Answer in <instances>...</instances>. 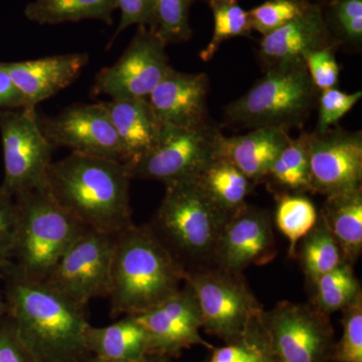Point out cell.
Here are the masks:
<instances>
[{
	"label": "cell",
	"mask_w": 362,
	"mask_h": 362,
	"mask_svg": "<svg viewBox=\"0 0 362 362\" xmlns=\"http://www.w3.org/2000/svg\"><path fill=\"white\" fill-rule=\"evenodd\" d=\"M266 180L271 181L282 192L281 194L311 192L306 133L290 140L286 145L272 164Z\"/></svg>",
	"instance_id": "obj_27"
},
{
	"label": "cell",
	"mask_w": 362,
	"mask_h": 362,
	"mask_svg": "<svg viewBox=\"0 0 362 362\" xmlns=\"http://www.w3.org/2000/svg\"><path fill=\"white\" fill-rule=\"evenodd\" d=\"M337 47L312 49L304 52L302 57L312 82L319 92L337 88L339 82L340 66L335 58Z\"/></svg>",
	"instance_id": "obj_37"
},
{
	"label": "cell",
	"mask_w": 362,
	"mask_h": 362,
	"mask_svg": "<svg viewBox=\"0 0 362 362\" xmlns=\"http://www.w3.org/2000/svg\"><path fill=\"white\" fill-rule=\"evenodd\" d=\"M324 21L339 45L361 47L362 0H319Z\"/></svg>",
	"instance_id": "obj_31"
},
{
	"label": "cell",
	"mask_w": 362,
	"mask_h": 362,
	"mask_svg": "<svg viewBox=\"0 0 362 362\" xmlns=\"http://www.w3.org/2000/svg\"><path fill=\"white\" fill-rule=\"evenodd\" d=\"M39 121L54 148L66 147L73 153L124 163L122 146L104 102L73 106L58 116Z\"/></svg>",
	"instance_id": "obj_14"
},
{
	"label": "cell",
	"mask_w": 362,
	"mask_h": 362,
	"mask_svg": "<svg viewBox=\"0 0 362 362\" xmlns=\"http://www.w3.org/2000/svg\"><path fill=\"white\" fill-rule=\"evenodd\" d=\"M262 312L252 319L239 339L226 343L220 349L214 347L209 362H257L272 354L262 322Z\"/></svg>",
	"instance_id": "obj_33"
},
{
	"label": "cell",
	"mask_w": 362,
	"mask_h": 362,
	"mask_svg": "<svg viewBox=\"0 0 362 362\" xmlns=\"http://www.w3.org/2000/svg\"><path fill=\"white\" fill-rule=\"evenodd\" d=\"M309 4V0H267L249 11L252 30L265 37L297 18Z\"/></svg>",
	"instance_id": "obj_34"
},
{
	"label": "cell",
	"mask_w": 362,
	"mask_h": 362,
	"mask_svg": "<svg viewBox=\"0 0 362 362\" xmlns=\"http://www.w3.org/2000/svg\"><path fill=\"white\" fill-rule=\"evenodd\" d=\"M311 192L329 197L361 188V131L306 133Z\"/></svg>",
	"instance_id": "obj_13"
},
{
	"label": "cell",
	"mask_w": 362,
	"mask_h": 362,
	"mask_svg": "<svg viewBox=\"0 0 362 362\" xmlns=\"http://www.w3.org/2000/svg\"><path fill=\"white\" fill-rule=\"evenodd\" d=\"M194 0H154L149 30L166 45L187 42L192 37L189 11Z\"/></svg>",
	"instance_id": "obj_32"
},
{
	"label": "cell",
	"mask_w": 362,
	"mask_h": 362,
	"mask_svg": "<svg viewBox=\"0 0 362 362\" xmlns=\"http://www.w3.org/2000/svg\"><path fill=\"white\" fill-rule=\"evenodd\" d=\"M300 242L301 245L296 256L298 255L302 270L311 284L324 274L347 263L341 249L320 216L310 232Z\"/></svg>",
	"instance_id": "obj_26"
},
{
	"label": "cell",
	"mask_w": 362,
	"mask_h": 362,
	"mask_svg": "<svg viewBox=\"0 0 362 362\" xmlns=\"http://www.w3.org/2000/svg\"><path fill=\"white\" fill-rule=\"evenodd\" d=\"M303 59L267 69L244 96L226 106V122L244 127H301L318 101Z\"/></svg>",
	"instance_id": "obj_6"
},
{
	"label": "cell",
	"mask_w": 362,
	"mask_h": 362,
	"mask_svg": "<svg viewBox=\"0 0 362 362\" xmlns=\"http://www.w3.org/2000/svg\"><path fill=\"white\" fill-rule=\"evenodd\" d=\"M18 226V204L13 195L0 187V265L11 261Z\"/></svg>",
	"instance_id": "obj_38"
},
{
	"label": "cell",
	"mask_w": 362,
	"mask_h": 362,
	"mask_svg": "<svg viewBox=\"0 0 362 362\" xmlns=\"http://www.w3.org/2000/svg\"><path fill=\"white\" fill-rule=\"evenodd\" d=\"M233 213L226 211L195 180L165 185L150 228L185 273L214 268L216 245Z\"/></svg>",
	"instance_id": "obj_4"
},
{
	"label": "cell",
	"mask_w": 362,
	"mask_h": 362,
	"mask_svg": "<svg viewBox=\"0 0 362 362\" xmlns=\"http://www.w3.org/2000/svg\"><path fill=\"white\" fill-rule=\"evenodd\" d=\"M209 77L171 66L149 95L148 101L163 125L197 128L207 124Z\"/></svg>",
	"instance_id": "obj_17"
},
{
	"label": "cell",
	"mask_w": 362,
	"mask_h": 362,
	"mask_svg": "<svg viewBox=\"0 0 362 362\" xmlns=\"http://www.w3.org/2000/svg\"><path fill=\"white\" fill-rule=\"evenodd\" d=\"M257 362H276L275 359H274L273 354H267L266 356H264L263 358L259 359V361Z\"/></svg>",
	"instance_id": "obj_44"
},
{
	"label": "cell",
	"mask_w": 362,
	"mask_h": 362,
	"mask_svg": "<svg viewBox=\"0 0 362 362\" xmlns=\"http://www.w3.org/2000/svg\"><path fill=\"white\" fill-rule=\"evenodd\" d=\"M131 180L123 162L71 152L65 158L52 162L45 188L87 228L117 235L134 225Z\"/></svg>",
	"instance_id": "obj_2"
},
{
	"label": "cell",
	"mask_w": 362,
	"mask_h": 362,
	"mask_svg": "<svg viewBox=\"0 0 362 362\" xmlns=\"http://www.w3.org/2000/svg\"><path fill=\"white\" fill-rule=\"evenodd\" d=\"M165 47L156 33L147 26L138 25L122 56L98 73L94 90L111 100L148 99L171 68Z\"/></svg>",
	"instance_id": "obj_12"
},
{
	"label": "cell",
	"mask_w": 362,
	"mask_h": 362,
	"mask_svg": "<svg viewBox=\"0 0 362 362\" xmlns=\"http://www.w3.org/2000/svg\"><path fill=\"white\" fill-rule=\"evenodd\" d=\"M116 6L120 9L121 18L114 39L131 25L148 28L151 23L154 0H116Z\"/></svg>",
	"instance_id": "obj_40"
},
{
	"label": "cell",
	"mask_w": 362,
	"mask_h": 362,
	"mask_svg": "<svg viewBox=\"0 0 362 362\" xmlns=\"http://www.w3.org/2000/svg\"><path fill=\"white\" fill-rule=\"evenodd\" d=\"M292 138L279 127L255 128L247 134H221L218 157L232 163L254 183L266 180L272 164Z\"/></svg>",
	"instance_id": "obj_20"
},
{
	"label": "cell",
	"mask_w": 362,
	"mask_h": 362,
	"mask_svg": "<svg viewBox=\"0 0 362 362\" xmlns=\"http://www.w3.org/2000/svg\"><path fill=\"white\" fill-rule=\"evenodd\" d=\"M185 282L197 299L202 328L226 343L239 339L264 310L240 274L214 267L187 272Z\"/></svg>",
	"instance_id": "obj_7"
},
{
	"label": "cell",
	"mask_w": 362,
	"mask_h": 362,
	"mask_svg": "<svg viewBox=\"0 0 362 362\" xmlns=\"http://www.w3.org/2000/svg\"><path fill=\"white\" fill-rule=\"evenodd\" d=\"M185 271L149 225L116 235L111 263V316L138 315L180 291Z\"/></svg>",
	"instance_id": "obj_3"
},
{
	"label": "cell",
	"mask_w": 362,
	"mask_h": 362,
	"mask_svg": "<svg viewBox=\"0 0 362 362\" xmlns=\"http://www.w3.org/2000/svg\"><path fill=\"white\" fill-rule=\"evenodd\" d=\"M166 362H170V361H166Z\"/></svg>",
	"instance_id": "obj_46"
},
{
	"label": "cell",
	"mask_w": 362,
	"mask_h": 362,
	"mask_svg": "<svg viewBox=\"0 0 362 362\" xmlns=\"http://www.w3.org/2000/svg\"><path fill=\"white\" fill-rule=\"evenodd\" d=\"M25 107V99L9 77L4 63H0V110Z\"/></svg>",
	"instance_id": "obj_41"
},
{
	"label": "cell",
	"mask_w": 362,
	"mask_h": 362,
	"mask_svg": "<svg viewBox=\"0 0 362 362\" xmlns=\"http://www.w3.org/2000/svg\"><path fill=\"white\" fill-rule=\"evenodd\" d=\"M362 98L361 90L358 92L345 93L337 88L320 90L318 101V122L316 132L322 133L331 129L332 126L346 115Z\"/></svg>",
	"instance_id": "obj_36"
},
{
	"label": "cell",
	"mask_w": 362,
	"mask_h": 362,
	"mask_svg": "<svg viewBox=\"0 0 362 362\" xmlns=\"http://www.w3.org/2000/svg\"><path fill=\"white\" fill-rule=\"evenodd\" d=\"M85 342L93 356L112 361H139L152 354L148 334L133 315L106 327L88 326Z\"/></svg>",
	"instance_id": "obj_22"
},
{
	"label": "cell",
	"mask_w": 362,
	"mask_h": 362,
	"mask_svg": "<svg viewBox=\"0 0 362 362\" xmlns=\"http://www.w3.org/2000/svg\"><path fill=\"white\" fill-rule=\"evenodd\" d=\"M168 361L169 359L165 358V357L159 356H149L139 359V361H112V359H104L90 354L89 357H87V358L81 362H166Z\"/></svg>",
	"instance_id": "obj_42"
},
{
	"label": "cell",
	"mask_w": 362,
	"mask_h": 362,
	"mask_svg": "<svg viewBox=\"0 0 362 362\" xmlns=\"http://www.w3.org/2000/svg\"><path fill=\"white\" fill-rule=\"evenodd\" d=\"M270 213L245 204L230 216L221 233L214 267L242 274L250 266H263L277 256Z\"/></svg>",
	"instance_id": "obj_15"
},
{
	"label": "cell",
	"mask_w": 362,
	"mask_h": 362,
	"mask_svg": "<svg viewBox=\"0 0 362 362\" xmlns=\"http://www.w3.org/2000/svg\"><path fill=\"white\" fill-rule=\"evenodd\" d=\"M206 1L207 4H211V2L218 1V0H206ZM238 1H239V0H238Z\"/></svg>",
	"instance_id": "obj_45"
},
{
	"label": "cell",
	"mask_w": 362,
	"mask_h": 362,
	"mask_svg": "<svg viewBox=\"0 0 362 362\" xmlns=\"http://www.w3.org/2000/svg\"><path fill=\"white\" fill-rule=\"evenodd\" d=\"M6 314L37 362H81L90 356L85 342L87 307L44 281L21 275L13 262L0 265Z\"/></svg>",
	"instance_id": "obj_1"
},
{
	"label": "cell",
	"mask_w": 362,
	"mask_h": 362,
	"mask_svg": "<svg viewBox=\"0 0 362 362\" xmlns=\"http://www.w3.org/2000/svg\"><path fill=\"white\" fill-rule=\"evenodd\" d=\"M194 180L214 202L230 213L246 204L255 185L242 171L220 157L211 161Z\"/></svg>",
	"instance_id": "obj_25"
},
{
	"label": "cell",
	"mask_w": 362,
	"mask_h": 362,
	"mask_svg": "<svg viewBox=\"0 0 362 362\" xmlns=\"http://www.w3.org/2000/svg\"><path fill=\"white\" fill-rule=\"evenodd\" d=\"M87 54H66L33 61L4 63L14 86L25 99V107H35L66 89L87 65Z\"/></svg>",
	"instance_id": "obj_19"
},
{
	"label": "cell",
	"mask_w": 362,
	"mask_h": 362,
	"mask_svg": "<svg viewBox=\"0 0 362 362\" xmlns=\"http://www.w3.org/2000/svg\"><path fill=\"white\" fill-rule=\"evenodd\" d=\"M261 317L276 362L331 361L335 341L329 315L312 305L284 301Z\"/></svg>",
	"instance_id": "obj_10"
},
{
	"label": "cell",
	"mask_w": 362,
	"mask_h": 362,
	"mask_svg": "<svg viewBox=\"0 0 362 362\" xmlns=\"http://www.w3.org/2000/svg\"><path fill=\"white\" fill-rule=\"evenodd\" d=\"M148 334L152 354L170 359L183 349L202 345L214 346L202 337V319L192 288L183 283L180 291L153 308L133 315Z\"/></svg>",
	"instance_id": "obj_16"
},
{
	"label": "cell",
	"mask_w": 362,
	"mask_h": 362,
	"mask_svg": "<svg viewBox=\"0 0 362 362\" xmlns=\"http://www.w3.org/2000/svg\"><path fill=\"white\" fill-rule=\"evenodd\" d=\"M14 197L18 226L11 261L25 277L44 281L89 228L59 206L45 187Z\"/></svg>",
	"instance_id": "obj_5"
},
{
	"label": "cell",
	"mask_w": 362,
	"mask_h": 362,
	"mask_svg": "<svg viewBox=\"0 0 362 362\" xmlns=\"http://www.w3.org/2000/svg\"><path fill=\"white\" fill-rule=\"evenodd\" d=\"M6 313V300H4V291H2L1 276H0V317Z\"/></svg>",
	"instance_id": "obj_43"
},
{
	"label": "cell",
	"mask_w": 362,
	"mask_h": 362,
	"mask_svg": "<svg viewBox=\"0 0 362 362\" xmlns=\"http://www.w3.org/2000/svg\"><path fill=\"white\" fill-rule=\"evenodd\" d=\"M116 235L86 230L59 259L44 282L87 307L90 300L108 298Z\"/></svg>",
	"instance_id": "obj_11"
},
{
	"label": "cell",
	"mask_w": 362,
	"mask_h": 362,
	"mask_svg": "<svg viewBox=\"0 0 362 362\" xmlns=\"http://www.w3.org/2000/svg\"><path fill=\"white\" fill-rule=\"evenodd\" d=\"M312 284L315 287L312 306L326 315L342 311L362 293L354 267L349 263L324 274Z\"/></svg>",
	"instance_id": "obj_28"
},
{
	"label": "cell",
	"mask_w": 362,
	"mask_h": 362,
	"mask_svg": "<svg viewBox=\"0 0 362 362\" xmlns=\"http://www.w3.org/2000/svg\"><path fill=\"white\" fill-rule=\"evenodd\" d=\"M221 134L209 123L197 128L163 125L156 147L137 161L125 164L131 178L161 181L165 185L194 180L218 158Z\"/></svg>",
	"instance_id": "obj_8"
},
{
	"label": "cell",
	"mask_w": 362,
	"mask_h": 362,
	"mask_svg": "<svg viewBox=\"0 0 362 362\" xmlns=\"http://www.w3.org/2000/svg\"><path fill=\"white\" fill-rule=\"evenodd\" d=\"M116 0H35L25 16L39 25H59L83 20H99L112 25Z\"/></svg>",
	"instance_id": "obj_24"
},
{
	"label": "cell",
	"mask_w": 362,
	"mask_h": 362,
	"mask_svg": "<svg viewBox=\"0 0 362 362\" xmlns=\"http://www.w3.org/2000/svg\"><path fill=\"white\" fill-rule=\"evenodd\" d=\"M331 35L318 4H310L297 18L259 42V57L267 69L302 59L304 52L338 47Z\"/></svg>",
	"instance_id": "obj_18"
},
{
	"label": "cell",
	"mask_w": 362,
	"mask_h": 362,
	"mask_svg": "<svg viewBox=\"0 0 362 362\" xmlns=\"http://www.w3.org/2000/svg\"><path fill=\"white\" fill-rule=\"evenodd\" d=\"M104 105L120 140L124 163L137 161L156 147L163 124L148 99L111 100Z\"/></svg>",
	"instance_id": "obj_21"
},
{
	"label": "cell",
	"mask_w": 362,
	"mask_h": 362,
	"mask_svg": "<svg viewBox=\"0 0 362 362\" xmlns=\"http://www.w3.org/2000/svg\"><path fill=\"white\" fill-rule=\"evenodd\" d=\"M214 14V35L201 52L204 62L211 61L226 40L239 37H251L252 26L249 11L240 6L238 0H218L209 4Z\"/></svg>",
	"instance_id": "obj_30"
},
{
	"label": "cell",
	"mask_w": 362,
	"mask_h": 362,
	"mask_svg": "<svg viewBox=\"0 0 362 362\" xmlns=\"http://www.w3.org/2000/svg\"><path fill=\"white\" fill-rule=\"evenodd\" d=\"M4 178L0 187L16 195L45 187L54 147L40 128L35 107L0 110Z\"/></svg>",
	"instance_id": "obj_9"
},
{
	"label": "cell",
	"mask_w": 362,
	"mask_h": 362,
	"mask_svg": "<svg viewBox=\"0 0 362 362\" xmlns=\"http://www.w3.org/2000/svg\"><path fill=\"white\" fill-rule=\"evenodd\" d=\"M0 362H37L23 344L8 314L0 317Z\"/></svg>",
	"instance_id": "obj_39"
},
{
	"label": "cell",
	"mask_w": 362,
	"mask_h": 362,
	"mask_svg": "<svg viewBox=\"0 0 362 362\" xmlns=\"http://www.w3.org/2000/svg\"><path fill=\"white\" fill-rule=\"evenodd\" d=\"M275 221L289 240V256H296L298 244L318 220L319 214L310 199L302 194H276Z\"/></svg>",
	"instance_id": "obj_29"
},
{
	"label": "cell",
	"mask_w": 362,
	"mask_h": 362,
	"mask_svg": "<svg viewBox=\"0 0 362 362\" xmlns=\"http://www.w3.org/2000/svg\"><path fill=\"white\" fill-rule=\"evenodd\" d=\"M319 216L354 266L362 252V187L326 197Z\"/></svg>",
	"instance_id": "obj_23"
},
{
	"label": "cell",
	"mask_w": 362,
	"mask_h": 362,
	"mask_svg": "<svg viewBox=\"0 0 362 362\" xmlns=\"http://www.w3.org/2000/svg\"><path fill=\"white\" fill-rule=\"evenodd\" d=\"M342 311L343 335L335 343L331 361L362 362V293Z\"/></svg>",
	"instance_id": "obj_35"
}]
</instances>
